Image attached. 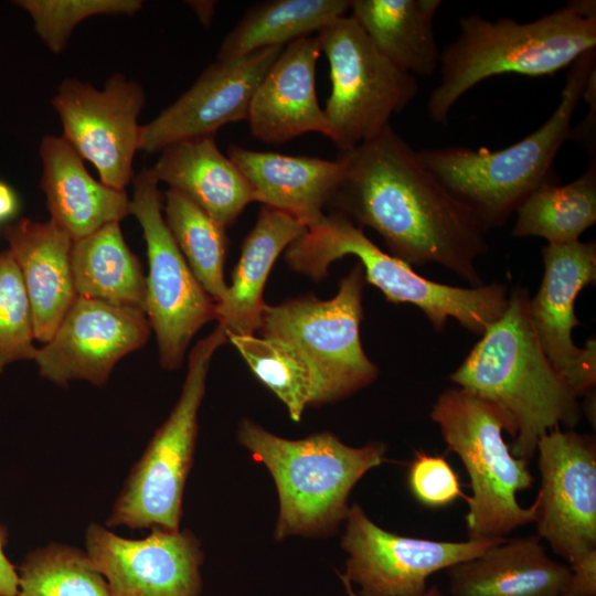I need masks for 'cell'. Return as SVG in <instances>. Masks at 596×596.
<instances>
[{"label":"cell","mask_w":596,"mask_h":596,"mask_svg":"<svg viewBox=\"0 0 596 596\" xmlns=\"http://www.w3.org/2000/svg\"><path fill=\"white\" fill-rule=\"evenodd\" d=\"M339 156L347 168L327 204L333 212L373 228L411 266L436 263L483 285L476 262L488 251L486 231L391 125Z\"/></svg>","instance_id":"1"},{"label":"cell","mask_w":596,"mask_h":596,"mask_svg":"<svg viewBox=\"0 0 596 596\" xmlns=\"http://www.w3.org/2000/svg\"><path fill=\"white\" fill-rule=\"evenodd\" d=\"M525 289L514 288L501 317L481 336L449 380L507 417L512 454L533 458L542 436L581 421L578 396L545 355L529 316Z\"/></svg>","instance_id":"2"},{"label":"cell","mask_w":596,"mask_h":596,"mask_svg":"<svg viewBox=\"0 0 596 596\" xmlns=\"http://www.w3.org/2000/svg\"><path fill=\"white\" fill-rule=\"evenodd\" d=\"M595 46L594 0L568 1L530 22L462 17L459 34L440 50L439 82L428 97L427 114L444 124L459 98L480 82L511 73L553 75Z\"/></svg>","instance_id":"3"},{"label":"cell","mask_w":596,"mask_h":596,"mask_svg":"<svg viewBox=\"0 0 596 596\" xmlns=\"http://www.w3.org/2000/svg\"><path fill=\"white\" fill-rule=\"evenodd\" d=\"M595 52L584 53L570 66L557 107L518 142L493 151L453 146L417 151L421 162L486 232L504 224L532 191L554 182V160L571 139L573 115L596 68Z\"/></svg>","instance_id":"4"},{"label":"cell","mask_w":596,"mask_h":596,"mask_svg":"<svg viewBox=\"0 0 596 596\" xmlns=\"http://www.w3.org/2000/svg\"><path fill=\"white\" fill-rule=\"evenodd\" d=\"M237 438L275 481L279 499L277 540L336 531L347 519L353 487L386 460V445L381 441L352 447L329 432L287 439L248 418L240 423Z\"/></svg>","instance_id":"5"},{"label":"cell","mask_w":596,"mask_h":596,"mask_svg":"<svg viewBox=\"0 0 596 596\" xmlns=\"http://www.w3.org/2000/svg\"><path fill=\"white\" fill-rule=\"evenodd\" d=\"M359 258L365 281L393 304H408L424 312L435 330L449 318L482 336L507 308L503 284L462 288L433 281L418 275L404 260L380 249L362 227L340 213L323 215L285 251V260L295 272L319 281L329 266L347 256Z\"/></svg>","instance_id":"6"},{"label":"cell","mask_w":596,"mask_h":596,"mask_svg":"<svg viewBox=\"0 0 596 596\" xmlns=\"http://www.w3.org/2000/svg\"><path fill=\"white\" fill-rule=\"evenodd\" d=\"M430 418L470 480L465 515L468 540L504 538L534 522L535 501L523 508L517 499L519 491L533 486L534 477L529 461L515 457L504 441L503 432L510 437L512 432L500 409L457 386L438 395Z\"/></svg>","instance_id":"7"},{"label":"cell","mask_w":596,"mask_h":596,"mask_svg":"<svg viewBox=\"0 0 596 596\" xmlns=\"http://www.w3.org/2000/svg\"><path fill=\"white\" fill-rule=\"evenodd\" d=\"M226 342V332L217 324L190 351L181 394L130 469L105 521L106 526L180 529L206 376L213 354Z\"/></svg>","instance_id":"8"},{"label":"cell","mask_w":596,"mask_h":596,"mask_svg":"<svg viewBox=\"0 0 596 596\" xmlns=\"http://www.w3.org/2000/svg\"><path fill=\"white\" fill-rule=\"evenodd\" d=\"M317 39L330 70L323 108L329 138L347 152L390 125L417 95V79L387 61L351 15L322 28Z\"/></svg>","instance_id":"9"},{"label":"cell","mask_w":596,"mask_h":596,"mask_svg":"<svg viewBox=\"0 0 596 596\" xmlns=\"http://www.w3.org/2000/svg\"><path fill=\"white\" fill-rule=\"evenodd\" d=\"M366 281L358 263L340 279L334 297L313 296L265 304L258 332L299 348L319 369L337 401L375 381L379 368L365 354L360 326Z\"/></svg>","instance_id":"10"},{"label":"cell","mask_w":596,"mask_h":596,"mask_svg":"<svg viewBox=\"0 0 596 596\" xmlns=\"http://www.w3.org/2000/svg\"><path fill=\"white\" fill-rule=\"evenodd\" d=\"M130 214L139 222L147 246L145 313L155 331L160 364L181 366L195 333L215 320L214 301L191 272L163 217L164 194L149 169L132 179Z\"/></svg>","instance_id":"11"},{"label":"cell","mask_w":596,"mask_h":596,"mask_svg":"<svg viewBox=\"0 0 596 596\" xmlns=\"http://www.w3.org/2000/svg\"><path fill=\"white\" fill-rule=\"evenodd\" d=\"M504 539L450 542L398 535L353 504L341 540L348 554L345 571L339 574L358 586L359 596H414L428 587L433 574L478 556Z\"/></svg>","instance_id":"12"},{"label":"cell","mask_w":596,"mask_h":596,"mask_svg":"<svg viewBox=\"0 0 596 596\" xmlns=\"http://www.w3.org/2000/svg\"><path fill=\"white\" fill-rule=\"evenodd\" d=\"M142 87L123 74L107 79L103 89L67 78L57 87L52 105L63 126V138L92 162L100 181L126 191L132 181L134 157L139 150Z\"/></svg>","instance_id":"13"},{"label":"cell","mask_w":596,"mask_h":596,"mask_svg":"<svg viewBox=\"0 0 596 596\" xmlns=\"http://www.w3.org/2000/svg\"><path fill=\"white\" fill-rule=\"evenodd\" d=\"M535 454L536 535L571 565L596 551L595 441L558 427L540 438Z\"/></svg>","instance_id":"14"},{"label":"cell","mask_w":596,"mask_h":596,"mask_svg":"<svg viewBox=\"0 0 596 596\" xmlns=\"http://www.w3.org/2000/svg\"><path fill=\"white\" fill-rule=\"evenodd\" d=\"M127 539L92 522L85 551L107 582L110 596H201L203 552L190 530L150 529Z\"/></svg>","instance_id":"15"},{"label":"cell","mask_w":596,"mask_h":596,"mask_svg":"<svg viewBox=\"0 0 596 596\" xmlns=\"http://www.w3.org/2000/svg\"><path fill=\"white\" fill-rule=\"evenodd\" d=\"M150 333L143 310L77 296L34 361L40 375L58 386L76 380L103 386L115 365L147 343Z\"/></svg>","instance_id":"16"},{"label":"cell","mask_w":596,"mask_h":596,"mask_svg":"<svg viewBox=\"0 0 596 596\" xmlns=\"http://www.w3.org/2000/svg\"><path fill=\"white\" fill-rule=\"evenodd\" d=\"M542 257L544 274L538 292L529 298V316L545 355L581 396L596 382V342L592 339L579 348L572 332L581 324L575 315L576 298L596 280V244H547Z\"/></svg>","instance_id":"17"},{"label":"cell","mask_w":596,"mask_h":596,"mask_svg":"<svg viewBox=\"0 0 596 596\" xmlns=\"http://www.w3.org/2000/svg\"><path fill=\"white\" fill-rule=\"evenodd\" d=\"M284 47L215 60L175 102L141 125L139 150L161 151L172 142L215 135L226 124L247 120L255 89Z\"/></svg>","instance_id":"18"},{"label":"cell","mask_w":596,"mask_h":596,"mask_svg":"<svg viewBox=\"0 0 596 596\" xmlns=\"http://www.w3.org/2000/svg\"><path fill=\"white\" fill-rule=\"evenodd\" d=\"M321 47L317 36L288 43L258 84L251 100L249 131L266 143H281L307 132L329 138L330 128L316 92Z\"/></svg>","instance_id":"19"},{"label":"cell","mask_w":596,"mask_h":596,"mask_svg":"<svg viewBox=\"0 0 596 596\" xmlns=\"http://www.w3.org/2000/svg\"><path fill=\"white\" fill-rule=\"evenodd\" d=\"M22 276L35 340L46 343L77 297L71 265L73 240L51 220L20 219L3 227Z\"/></svg>","instance_id":"20"},{"label":"cell","mask_w":596,"mask_h":596,"mask_svg":"<svg viewBox=\"0 0 596 596\" xmlns=\"http://www.w3.org/2000/svg\"><path fill=\"white\" fill-rule=\"evenodd\" d=\"M149 170L215 220L231 227L252 202L255 189L219 149L214 135L182 139L166 146Z\"/></svg>","instance_id":"21"},{"label":"cell","mask_w":596,"mask_h":596,"mask_svg":"<svg viewBox=\"0 0 596 596\" xmlns=\"http://www.w3.org/2000/svg\"><path fill=\"white\" fill-rule=\"evenodd\" d=\"M227 157L255 189L257 202L283 211L307 227L322 219L345 174V162L338 156L326 160L257 151L231 145Z\"/></svg>","instance_id":"22"},{"label":"cell","mask_w":596,"mask_h":596,"mask_svg":"<svg viewBox=\"0 0 596 596\" xmlns=\"http://www.w3.org/2000/svg\"><path fill=\"white\" fill-rule=\"evenodd\" d=\"M446 572L451 596H560L571 568L529 535L504 539Z\"/></svg>","instance_id":"23"},{"label":"cell","mask_w":596,"mask_h":596,"mask_svg":"<svg viewBox=\"0 0 596 596\" xmlns=\"http://www.w3.org/2000/svg\"><path fill=\"white\" fill-rule=\"evenodd\" d=\"M43 163L41 188L51 221L73 241L130 214L126 191L95 180L81 156L61 136H45L40 145Z\"/></svg>","instance_id":"24"},{"label":"cell","mask_w":596,"mask_h":596,"mask_svg":"<svg viewBox=\"0 0 596 596\" xmlns=\"http://www.w3.org/2000/svg\"><path fill=\"white\" fill-rule=\"evenodd\" d=\"M306 230L307 226L290 214L262 206L254 227L242 244L231 285L224 297L214 302L215 320L226 336L257 332L268 275L278 256Z\"/></svg>","instance_id":"25"},{"label":"cell","mask_w":596,"mask_h":596,"mask_svg":"<svg viewBox=\"0 0 596 596\" xmlns=\"http://www.w3.org/2000/svg\"><path fill=\"white\" fill-rule=\"evenodd\" d=\"M440 0H351V17L376 50L398 70L432 76L440 50L434 18Z\"/></svg>","instance_id":"26"},{"label":"cell","mask_w":596,"mask_h":596,"mask_svg":"<svg viewBox=\"0 0 596 596\" xmlns=\"http://www.w3.org/2000/svg\"><path fill=\"white\" fill-rule=\"evenodd\" d=\"M71 265L77 296L145 311L146 276L118 222L73 241Z\"/></svg>","instance_id":"27"},{"label":"cell","mask_w":596,"mask_h":596,"mask_svg":"<svg viewBox=\"0 0 596 596\" xmlns=\"http://www.w3.org/2000/svg\"><path fill=\"white\" fill-rule=\"evenodd\" d=\"M351 0H268L252 6L226 34L216 60L236 58L318 33L347 15Z\"/></svg>","instance_id":"28"},{"label":"cell","mask_w":596,"mask_h":596,"mask_svg":"<svg viewBox=\"0 0 596 596\" xmlns=\"http://www.w3.org/2000/svg\"><path fill=\"white\" fill-rule=\"evenodd\" d=\"M256 377L299 422L309 406L336 402L332 391L316 364L296 345L272 337L227 336Z\"/></svg>","instance_id":"29"},{"label":"cell","mask_w":596,"mask_h":596,"mask_svg":"<svg viewBox=\"0 0 596 596\" xmlns=\"http://www.w3.org/2000/svg\"><path fill=\"white\" fill-rule=\"evenodd\" d=\"M515 213L514 237H542L554 245L579 241L596 222V157L572 182H549L532 191Z\"/></svg>","instance_id":"30"},{"label":"cell","mask_w":596,"mask_h":596,"mask_svg":"<svg viewBox=\"0 0 596 596\" xmlns=\"http://www.w3.org/2000/svg\"><path fill=\"white\" fill-rule=\"evenodd\" d=\"M164 221L204 291L214 301L221 300L227 285L224 263L228 248L226 230L180 192L164 193Z\"/></svg>","instance_id":"31"},{"label":"cell","mask_w":596,"mask_h":596,"mask_svg":"<svg viewBox=\"0 0 596 596\" xmlns=\"http://www.w3.org/2000/svg\"><path fill=\"white\" fill-rule=\"evenodd\" d=\"M17 596H110L86 551L52 542L29 553L17 567Z\"/></svg>","instance_id":"32"},{"label":"cell","mask_w":596,"mask_h":596,"mask_svg":"<svg viewBox=\"0 0 596 596\" xmlns=\"http://www.w3.org/2000/svg\"><path fill=\"white\" fill-rule=\"evenodd\" d=\"M34 326L29 296L10 252H0V373L13 362L33 360Z\"/></svg>","instance_id":"33"},{"label":"cell","mask_w":596,"mask_h":596,"mask_svg":"<svg viewBox=\"0 0 596 596\" xmlns=\"http://www.w3.org/2000/svg\"><path fill=\"white\" fill-rule=\"evenodd\" d=\"M15 3L29 12L36 33L53 53L65 49L74 28L83 20L98 14L130 15L142 7L140 0H22Z\"/></svg>","instance_id":"34"},{"label":"cell","mask_w":596,"mask_h":596,"mask_svg":"<svg viewBox=\"0 0 596 596\" xmlns=\"http://www.w3.org/2000/svg\"><path fill=\"white\" fill-rule=\"evenodd\" d=\"M407 483L414 498L429 508H443L464 497L459 477L447 460L425 451L415 453Z\"/></svg>","instance_id":"35"},{"label":"cell","mask_w":596,"mask_h":596,"mask_svg":"<svg viewBox=\"0 0 596 596\" xmlns=\"http://www.w3.org/2000/svg\"><path fill=\"white\" fill-rule=\"evenodd\" d=\"M568 581L560 596H596V551L571 564Z\"/></svg>","instance_id":"36"},{"label":"cell","mask_w":596,"mask_h":596,"mask_svg":"<svg viewBox=\"0 0 596 596\" xmlns=\"http://www.w3.org/2000/svg\"><path fill=\"white\" fill-rule=\"evenodd\" d=\"M583 99L589 105V111L581 124L572 127L571 139L581 142L589 152V157H596L595 152V119H596V68L592 72Z\"/></svg>","instance_id":"37"},{"label":"cell","mask_w":596,"mask_h":596,"mask_svg":"<svg viewBox=\"0 0 596 596\" xmlns=\"http://www.w3.org/2000/svg\"><path fill=\"white\" fill-rule=\"evenodd\" d=\"M6 544L7 531L3 526H0V596H17V567L8 560L4 553Z\"/></svg>","instance_id":"38"},{"label":"cell","mask_w":596,"mask_h":596,"mask_svg":"<svg viewBox=\"0 0 596 596\" xmlns=\"http://www.w3.org/2000/svg\"><path fill=\"white\" fill-rule=\"evenodd\" d=\"M19 211V200L6 182L0 181V222L8 221L17 215Z\"/></svg>","instance_id":"39"},{"label":"cell","mask_w":596,"mask_h":596,"mask_svg":"<svg viewBox=\"0 0 596 596\" xmlns=\"http://www.w3.org/2000/svg\"><path fill=\"white\" fill-rule=\"evenodd\" d=\"M189 6L193 9L200 22L209 28L214 17L215 1H190Z\"/></svg>","instance_id":"40"},{"label":"cell","mask_w":596,"mask_h":596,"mask_svg":"<svg viewBox=\"0 0 596 596\" xmlns=\"http://www.w3.org/2000/svg\"><path fill=\"white\" fill-rule=\"evenodd\" d=\"M338 576L340 581L342 582L344 589L348 594V596H359V594L353 588V585H351L345 578H343L339 573ZM414 596H441L440 590L436 585L427 587L423 593Z\"/></svg>","instance_id":"41"}]
</instances>
